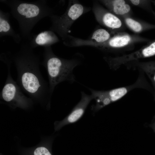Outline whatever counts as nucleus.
<instances>
[{
	"label": "nucleus",
	"instance_id": "18",
	"mask_svg": "<svg viewBox=\"0 0 155 155\" xmlns=\"http://www.w3.org/2000/svg\"><path fill=\"white\" fill-rule=\"evenodd\" d=\"M154 81H155V74H154Z\"/></svg>",
	"mask_w": 155,
	"mask_h": 155
},
{
	"label": "nucleus",
	"instance_id": "2",
	"mask_svg": "<svg viewBox=\"0 0 155 155\" xmlns=\"http://www.w3.org/2000/svg\"><path fill=\"white\" fill-rule=\"evenodd\" d=\"M0 2L10 9L12 16L18 22L21 36L28 41L33 35L32 31L36 24L42 19L53 14V9L45 0L32 2L0 0Z\"/></svg>",
	"mask_w": 155,
	"mask_h": 155
},
{
	"label": "nucleus",
	"instance_id": "1",
	"mask_svg": "<svg viewBox=\"0 0 155 155\" xmlns=\"http://www.w3.org/2000/svg\"><path fill=\"white\" fill-rule=\"evenodd\" d=\"M11 57L17 71L16 82L23 92L38 100L51 96L49 86L40 72L39 58L28 41L22 43Z\"/></svg>",
	"mask_w": 155,
	"mask_h": 155
},
{
	"label": "nucleus",
	"instance_id": "7",
	"mask_svg": "<svg viewBox=\"0 0 155 155\" xmlns=\"http://www.w3.org/2000/svg\"><path fill=\"white\" fill-rule=\"evenodd\" d=\"M81 94L80 100L67 117L64 121V124L74 123L79 120L83 115L90 102L93 99L91 94H87L83 92H82Z\"/></svg>",
	"mask_w": 155,
	"mask_h": 155
},
{
	"label": "nucleus",
	"instance_id": "9",
	"mask_svg": "<svg viewBox=\"0 0 155 155\" xmlns=\"http://www.w3.org/2000/svg\"><path fill=\"white\" fill-rule=\"evenodd\" d=\"M92 9L97 20L102 22L106 27L114 29L119 28L121 26L120 20L113 14L109 12H102L96 5H94Z\"/></svg>",
	"mask_w": 155,
	"mask_h": 155
},
{
	"label": "nucleus",
	"instance_id": "4",
	"mask_svg": "<svg viewBox=\"0 0 155 155\" xmlns=\"http://www.w3.org/2000/svg\"><path fill=\"white\" fill-rule=\"evenodd\" d=\"M88 11L81 4L75 1H71L63 15L59 16L53 14L50 17L52 24L49 30L57 33L64 43L68 39L70 28L73 23Z\"/></svg>",
	"mask_w": 155,
	"mask_h": 155
},
{
	"label": "nucleus",
	"instance_id": "8",
	"mask_svg": "<svg viewBox=\"0 0 155 155\" xmlns=\"http://www.w3.org/2000/svg\"><path fill=\"white\" fill-rule=\"evenodd\" d=\"M9 13L0 10V37L10 36L15 42L19 44L22 40L21 36L12 27L9 21Z\"/></svg>",
	"mask_w": 155,
	"mask_h": 155
},
{
	"label": "nucleus",
	"instance_id": "15",
	"mask_svg": "<svg viewBox=\"0 0 155 155\" xmlns=\"http://www.w3.org/2000/svg\"><path fill=\"white\" fill-rule=\"evenodd\" d=\"M126 22L127 25L136 32H140L142 29V27L140 24L133 20L127 18L126 19Z\"/></svg>",
	"mask_w": 155,
	"mask_h": 155
},
{
	"label": "nucleus",
	"instance_id": "12",
	"mask_svg": "<svg viewBox=\"0 0 155 155\" xmlns=\"http://www.w3.org/2000/svg\"><path fill=\"white\" fill-rule=\"evenodd\" d=\"M110 37L109 34L106 30L99 29L93 32L91 40L97 43H102L108 40Z\"/></svg>",
	"mask_w": 155,
	"mask_h": 155
},
{
	"label": "nucleus",
	"instance_id": "11",
	"mask_svg": "<svg viewBox=\"0 0 155 155\" xmlns=\"http://www.w3.org/2000/svg\"><path fill=\"white\" fill-rule=\"evenodd\" d=\"M131 40L129 36L125 35L122 36H117L113 37L108 40L107 42L102 43L106 44L111 47L117 48L124 46L128 44Z\"/></svg>",
	"mask_w": 155,
	"mask_h": 155
},
{
	"label": "nucleus",
	"instance_id": "17",
	"mask_svg": "<svg viewBox=\"0 0 155 155\" xmlns=\"http://www.w3.org/2000/svg\"><path fill=\"white\" fill-rule=\"evenodd\" d=\"M132 3L134 5H138L140 2L139 0H131Z\"/></svg>",
	"mask_w": 155,
	"mask_h": 155
},
{
	"label": "nucleus",
	"instance_id": "5",
	"mask_svg": "<svg viewBox=\"0 0 155 155\" xmlns=\"http://www.w3.org/2000/svg\"><path fill=\"white\" fill-rule=\"evenodd\" d=\"M8 73L5 85L1 92L2 99L5 102L16 106H25L29 99L25 96L16 82L12 78L10 71V61L6 62Z\"/></svg>",
	"mask_w": 155,
	"mask_h": 155
},
{
	"label": "nucleus",
	"instance_id": "6",
	"mask_svg": "<svg viewBox=\"0 0 155 155\" xmlns=\"http://www.w3.org/2000/svg\"><path fill=\"white\" fill-rule=\"evenodd\" d=\"M34 49L38 46L43 47L51 46L59 41V39L53 31L50 30L44 31L33 35L28 41Z\"/></svg>",
	"mask_w": 155,
	"mask_h": 155
},
{
	"label": "nucleus",
	"instance_id": "13",
	"mask_svg": "<svg viewBox=\"0 0 155 155\" xmlns=\"http://www.w3.org/2000/svg\"><path fill=\"white\" fill-rule=\"evenodd\" d=\"M108 6L115 13L118 15L124 14L129 12L130 9L129 5L125 3L117 6Z\"/></svg>",
	"mask_w": 155,
	"mask_h": 155
},
{
	"label": "nucleus",
	"instance_id": "14",
	"mask_svg": "<svg viewBox=\"0 0 155 155\" xmlns=\"http://www.w3.org/2000/svg\"><path fill=\"white\" fill-rule=\"evenodd\" d=\"M142 57H147L155 55V41L141 51Z\"/></svg>",
	"mask_w": 155,
	"mask_h": 155
},
{
	"label": "nucleus",
	"instance_id": "3",
	"mask_svg": "<svg viewBox=\"0 0 155 155\" xmlns=\"http://www.w3.org/2000/svg\"><path fill=\"white\" fill-rule=\"evenodd\" d=\"M44 48L42 64L47 73L51 96L55 87L59 83L65 81L72 83L75 81L73 71L80 63L77 59H67L57 56L53 53L51 46Z\"/></svg>",
	"mask_w": 155,
	"mask_h": 155
},
{
	"label": "nucleus",
	"instance_id": "16",
	"mask_svg": "<svg viewBox=\"0 0 155 155\" xmlns=\"http://www.w3.org/2000/svg\"><path fill=\"white\" fill-rule=\"evenodd\" d=\"M34 155H51L49 150L43 147L37 148L34 152Z\"/></svg>",
	"mask_w": 155,
	"mask_h": 155
},
{
	"label": "nucleus",
	"instance_id": "10",
	"mask_svg": "<svg viewBox=\"0 0 155 155\" xmlns=\"http://www.w3.org/2000/svg\"><path fill=\"white\" fill-rule=\"evenodd\" d=\"M93 99L96 100V104L93 109L98 111L112 103L107 96L105 91L97 90L90 89Z\"/></svg>",
	"mask_w": 155,
	"mask_h": 155
}]
</instances>
